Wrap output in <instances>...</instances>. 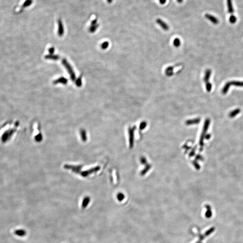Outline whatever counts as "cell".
<instances>
[{
    "label": "cell",
    "mask_w": 243,
    "mask_h": 243,
    "mask_svg": "<svg viewBox=\"0 0 243 243\" xmlns=\"http://www.w3.org/2000/svg\"><path fill=\"white\" fill-rule=\"evenodd\" d=\"M62 64L65 67L66 69L68 72L69 75L70 76L71 80L73 81H74L76 79V75L73 71V68H72L71 65L69 64V63L68 62V61L66 60L65 59H64L62 60Z\"/></svg>",
    "instance_id": "1"
},
{
    "label": "cell",
    "mask_w": 243,
    "mask_h": 243,
    "mask_svg": "<svg viewBox=\"0 0 243 243\" xmlns=\"http://www.w3.org/2000/svg\"><path fill=\"white\" fill-rule=\"evenodd\" d=\"M156 22L157 23L158 25L160 26L162 29H163L164 30L168 31L169 29V27L168 25L164 21L160 19H157L156 20Z\"/></svg>",
    "instance_id": "2"
},
{
    "label": "cell",
    "mask_w": 243,
    "mask_h": 243,
    "mask_svg": "<svg viewBox=\"0 0 243 243\" xmlns=\"http://www.w3.org/2000/svg\"><path fill=\"white\" fill-rule=\"evenodd\" d=\"M58 35L60 36H62L64 34V28L63 23L61 20H59L58 21Z\"/></svg>",
    "instance_id": "3"
},
{
    "label": "cell",
    "mask_w": 243,
    "mask_h": 243,
    "mask_svg": "<svg viewBox=\"0 0 243 243\" xmlns=\"http://www.w3.org/2000/svg\"><path fill=\"white\" fill-rule=\"evenodd\" d=\"M205 17L214 24H217L219 23V20L218 19L213 15L206 14L205 15Z\"/></svg>",
    "instance_id": "4"
},
{
    "label": "cell",
    "mask_w": 243,
    "mask_h": 243,
    "mask_svg": "<svg viewBox=\"0 0 243 243\" xmlns=\"http://www.w3.org/2000/svg\"><path fill=\"white\" fill-rule=\"evenodd\" d=\"M175 66H169L166 68L165 71V73L166 76L168 77L172 76L174 74V73L173 70L174 69Z\"/></svg>",
    "instance_id": "5"
},
{
    "label": "cell",
    "mask_w": 243,
    "mask_h": 243,
    "mask_svg": "<svg viewBox=\"0 0 243 243\" xmlns=\"http://www.w3.org/2000/svg\"><path fill=\"white\" fill-rule=\"evenodd\" d=\"M14 234L15 235L20 236V237H24L27 234V232L24 229H19L16 230L14 231Z\"/></svg>",
    "instance_id": "6"
},
{
    "label": "cell",
    "mask_w": 243,
    "mask_h": 243,
    "mask_svg": "<svg viewBox=\"0 0 243 243\" xmlns=\"http://www.w3.org/2000/svg\"><path fill=\"white\" fill-rule=\"evenodd\" d=\"M68 82V79L65 77H61L58 79H56L53 81L54 84H57L58 83H62L63 84H66Z\"/></svg>",
    "instance_id": "7"
},
{
    "label": "cell",
    "mask_w": 243,
    "mask_h": 243,
    "mask_svg": "<svg viewBox=\"0 0 243 243\" xmlns=\"http://www.w3.org/2000/svg\"><path fill=\"white\" fill-rule=\"evenodd\" d=\"M211 73H212V71H211V70H210V69H208L206 70L205 73V75L203 78V81H204L205 82L207 83L208 82V80L210 79V76L211 75Z\"/></svg>",
    "instance_id": "8"
},
{
    "label": "cell",
    "mask_w": 243,
    "mask_h": 243,
    "mask_svg": "<svg viewBox=\"0 0 243 243\" xmlns=\"http://www.w3.org/2000/svg\"><path fill=\"white\" fill-rule=\"evenodd\" d=\"M45 59L47 60H51L53 61H57L60 59V56L58 55H56L53 54L47 55L45 57Z\"/></svg>",
    "instance_id": "9"
},
{
    "label": "cell",
    "mask_w": 243,
    "mask_h": 243,
    "mask_svg": "<svg viewBox=\"0 0 243 243\" xmlns=\"http://www.w3.org/2000/svg\"><path fill=\"white\" fill-rule=\"evenodd\" d=\"M227 5L228 8V12L230 14H233L234 12V9L232 0H227Z\"/></svg>",
    "instance_id": "10"
},
{
    "label": "cell",
    "mask_w": 243,
    "mask_h": 243,
    "mask_svg": "<svg viewBox=\"0 0 243 243\" xmlns=\"http://www.w3.org/2000/svg\"><path fill=\"white\" fill-rule=\"evenodd\" d=\"M90 202V198L89 197H86L83 199L82 202V207L83 208H86Z\"/></svg>",
    "instance_id": "11"
},
{
    "label": "cell",
    "mask_w": 243,
    "mask_h": 243,
    "mask_svg": "<svg viewBox=\"0 0 243 243\" xmlns=\"http://www.w3.org/2000/svg\"><path fill=\"white\" fill-rule=\"evenodd\" d=\"M231 85V82H228L225 85V86L223 88V90H222V93L223 94H226L227 93V92H228V90Z\"/></svg>",
    "instance_id": "12"
},
{
    "label": "cell",
    "mask_w": 243,
    "mask_h": 243,
    "mask_svg": "<svg viewBox=\"0 0 243 243\" xmlns=\"http://www.w3.org/2000/svg\"><path fill=\"white\" fill-rule=\"evenodd\" d=\"M32 2H33L32 0H26L21 6L22 8H24L25 7L30 6L32 3Z\"/></svg>",
    "instance_id": "13"
},
{
    "label": "cell",
    "mask_w": 243,
    "mask_h": 243,
    "mask_svg": "<svg viewBox=\"0 0 243 243\" xmlns=\"http://www.w3.org/2000/svg\"><path fill=\"white\" fill-rule=\"evenodd\" d=\"M231 85L236 86L243 87V81H232L231 82Z\"/></svg>",
    "instance_id": "14"
},
{
    "label": "cell",
    "mask_w": 243,
    "mask_h": 243,
    "mask_svg": "<svg viewBox=\"0 0 243 243\" xmlns=\"http://www.w3.org/2000/svg\"><path fill=\"white\" fill-rule=\"evenodd\" d=\"M181 40L178 38H176L174 39L173 41V44L174 46L176 47H178L181 45Z\"/></svg>",
    "instance_id": "15"
},
{
    "label": "cell",
    "mask_w": 243,
    "mask_h": 243,
    "mask_svg": "<svg viewBox=\"0 0 243 243\" xmlns=\"http://www.w3.org/2000/svg\"><path fill=\"white\" fill-rule=\"evenodd\" d=\"M98 26H99V24H96V25H91L89 29V32L92 33L94 32L97 29Z\"/></svg>",
    "instance_id": "16"
},
{
    "label": "cell",
    "mask_w": 243,
    "mask_h": 243,
    "mask_svg": "<svg viewBox=\"0 0 243 243\" xmlns=\"http://www.w3.org/2000/svg\"><path fill=\"white\" fill-rule=\"evenodd\" d=\"M82 84V76H80L77 79L76 81V86L78 87H80Z\"/></svg>",
    "instance_id": "17"
},
{
    "label": "cell",
    "mask_w": 243,
    "mask_h": 243,
    "mask_svg": "<svg viewBox=\"0 0 243 243\" xmlns=\"http://www.w3.org/2000/svg\"><path fill=\"white\" fill-rule=\"evenodd\" d=\"M237 21V18L235 15H231L229 18V21L231 24H235Z\"/></svg>",
    "instance_id": "18"
},
{
    "label": "cell",
    "mask_w": 243,
    "mask_h": 243,
    "mask_svg": "<svg viewBox=\"0 0 243 243\" xmlns=\"http://www.w3.org/2000/svg\"><path fill=\"white\" fill-rule=\"evenodd\" d=\"M212 84L209 82H207L206 84V89L207 91H208V92H210L212 90Z\"/></svg>",
    "instance_id": "19"
},
{
    "label": "cell",
    "mask_w": 243,
    "mask_h": 243,
    "mask_svg": "<svg viewBox=\"0 0 243 243\" xmlns=\"http://www.w3.org/2000/svg\"><path fill=\"white\" fill-rule=\"evenodd\" d=\"M109 46V43L108 41H105L101 44V48L103 50H105Z\"/></svg>",
    "instance_id": "20"
},
{
    "label": "cell",
    "mask_w": 243,
    "mask_h": 243,
    "mask_svg": "<svg viewBox=\"0 0 243 243\" xmlns=\"http://www.w3.org/2000/svg\"><path fill=\"white\" fill-rule=\"evenodd\" d=\"M240 112V109H236L235 110H234V111L232 112L230 114V116L231 117H233L234 116H235V115H236L237 114H238V113Z\"/></svg>",
    "instance_id": "21"
},
{
    "label": "cell",
    "mask_w": 243,
    "mask_h": 243,
    "mask_svg": "<svg viewBox=\"0 0 243 243\" xmlns=\"http://www.w3.org/2000/svg\"><path fill=\"white\" fill-rule=\"evenodd\" d=\"M205 216L207 218H210V217L212 216V212H211V211H210V208H209V209H208L207 211L205 213Z\"/></svg>",
    "instance_id": "22"
},
{
    "label": "cell",
    "mask_w": 243,
    "mask_h": 243,
    "mask_svg": "<svg viewBox=\"0 0 243 243\" xmlns=\"http://www.w3.org/2000/svg\"><path fill=\"white\" fill-rule=\"evenodd\" d=\"M48 51L49 52V53H50V54H53L54 51H55V48L53 47H51L49 48V49L48 50Z\"/></svg>",
    "instance_id": "23"
},
{
    "label": "cell",
    "mask_w": 243,
    "mask_h": 243,
    "mask_svg": "<svg viewBox=\"0 0 243 243\" xmlns=\"http://www.w3.org/2000/svg\"><path fill=\"white\" fill-rule=\"evenodd\" d=\"M123 198H124V196L122 194H119L117 196V198L119 201H122Z\"/></svg>",
    "instance_id": "24"
},
{
    "label": "cell",
    "mask_w": 243,
    "mask_h": 243,
    "mask_svg": "<svg viewBox=\"0 0 243 243\" xmlns=\"http://www.w3.org/2000/svg\"><path fill=\"white\" fill-rule=\"evenodd\" d=\"M97 19H94V20H92L91 21V25H96L97 24Z\"/></svg>",
    "instance_id": "25"
},
{
    "label": "cell",
    "mask_w": 243,
    "mask_h": 243,
    "mask_svg": "<svg viewBox=\"0 0 243 243\" xmlns=\"http://www.w3.org/2000/svg\"><path fill=\"white\" fill-rule=\"evenodd\" d=\"M159 0L160 3L162 5L164 4L166 2V1H167V0Z\"/></svg>",
    "instance_id": "26"
},
{
    "label": "cell",
    "mask_w": 243,
    "mask_h": 243,
    "mask_svg": "<svg viewBox=\"0 0 243 243\" xmlns=\"http://www.w3.org/2000/svg\"><path fill=\"white\" fill-rule=\"evenodd\" d=\"M107 0L108 3L109 4H111L113 1V0Z\"/></svg>",
    "instance_id": "27"
},
{
    "label": "cell",
    "mask_w": 243,
    "mask_h": 243,
    "mask_svg": "<svg viewBox=\"0 0 243 243\" xmlns=\"http://www.w3.org/2000/svg\"><path fill=\"white\" fill-rule=\"evenodd\" d=\"M183 0H177V2L179 3H182Z\"/></svg>",
    "instance_id": "28"
},
{
    "label": "cell",
    "mask_w": 243,
    "mask_h": 243,
    "mask_svg": "<svg viewBox=\"0 0 243 243\" xmlns=\"http://www.w3.org/2000/svg\"><path fill=\"white\" fill-rule=\"evenodd\" d=\"M200 243V242L199 241H198V242L197 243Z\"/></svg>",
    "instance_id": "29"
}]
</instances>
